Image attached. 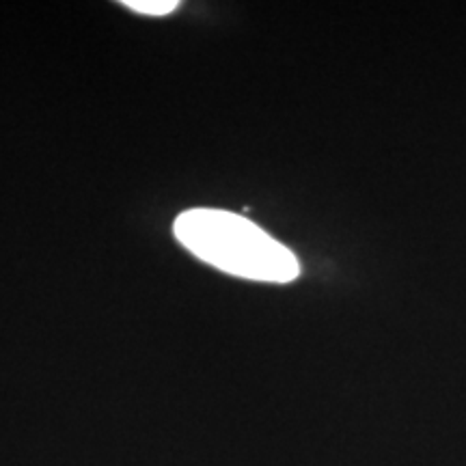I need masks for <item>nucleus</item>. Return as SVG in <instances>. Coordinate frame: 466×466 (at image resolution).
<instances>
[{
  "mask_svg": "<svg viewBox=\"0 0 466 466\" xmlns=\"http://www.w3.org/2000/svg\"><path fill=\"white\" fill-rule=\"evenodd\" d=\"M173 231L192 255L233 277L289 283L300 275L294 253L240 214L188 209L175 220Z\"/></svg>",
  "mask_w": 466,
  "mask_h": 466,
  "instance_id": "1",
  "label": "nucleus"
},
{
  "mask_svg": "<svg viewBox=\"0 0 466 466\" xmlns=\"http://www.w3.org/2000/svg\"><path fill=\"white\" fill-rule=\"evenodd\" d=\"M121 5L143 15H167L179 7V0H124Z\"/></svg>",
  "mask_w": 466,
  "mask_h": 466,
  "instance_id": "2",
  "label": "nucleus"
}]
</instances>
